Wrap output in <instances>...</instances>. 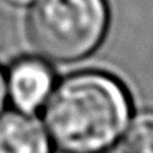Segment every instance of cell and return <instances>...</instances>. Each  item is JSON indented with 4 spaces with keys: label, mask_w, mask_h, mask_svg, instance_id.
I'll list each match as a JSON object with an SVG mask.
<instances>
[{
    "label": "cell",
    "mask_w": 153,
    "mask_h": 153,
    "mask_svg": "<svg viewBox=\"0 0 153 153\" xmlns=\"http://www.w3.org/2000/svg\"><path fill=\"white\" fill-rule=\"evenodd\" d=\"M5 97H7V82H5V77L0 71V110L5 104Z\"/></svg>",
    "instance_id": "8992f818"
},
{
    "label": "cell",
    "mask_w": 153,
    "mask_h": 153,
    "mask_svg": "<svg viewBox=\"0 0 153 153\" xmlns=\"http://www.w3.org/2000/svg\"><path fill=\"white\" fill-rule=\"evenodd\" d=\"M53 73L46 63L27 58L15 63L8 76L10 99L22 112H35L50 97Z\"/></svg>",
    "instance_id": "3957f363"
},
{
    "label": "cell",
    "mask_w": 153,
    "mask_h": 153,
    "mask_svg": "<svg viewBox=\"0 0 153 153\" xmlns=\"http://www.w3.org/2000/svg\"><path fill=\"white\" fill-rule=\"evenodd\" d=\"M0 153H50L46 132L20 112L0 115Z\"/></svg>",
    "instance_id": "277c9868"
},
{
    "label": "cell",
    "mask_w": 153,
    "mask_h": 153,
    "mask_svg": "<svg viewBox=\"0 0 153 153\" xmlns=\"http://www.w3.org/2000/svg\"><path fill=\"white\" fill-rule=\"evenodd\" d=\"M130 119V99L117 79L102 73H79L53 92L45 114L48 132L64 153L109 150Z\"/></svg>",
    "instance_id": "6da1fadb"
},
{
    "label": "cell",
    "mask_w": 153,
    "mask_h": 153,
    "mask_svg": "<svg viewBox=\"0 0 153 153\" xmlns=\"http://www.w3.org/2000/svg\"><path fill=\"white\" fill-rule=\"evenodd\" d=\"M127 153H153V112H143L133 119L125 137Z\"/></svg>",
    "instance_id": "5b68a950"
},
{
    "label": "cell",
    "mask_w": 153,
    "mask_h": 153,
    "mask_svg": "<svg viewBox=\"0 0 153 153\" xmlns=\"http://www.w3.org/2000/svg\"><path fill=\"white\" fill-rule=\"evenodd\" d=\"M105 0H36L28 31L41 54L58 61L84 58L107 30Z\"/></svg>",
    "instance_id": "7a4b0ae2"
},
{
    "label": "cell",
    "mask_w": 153,
    "mask_h": 153,
    "mask_svg": "<svg viewBox=\"0 0 153 153\" xmlns=\"http://www.w3.org/2000/svg\"><path fill=\"white\" fill-rule=\"evenodd\" d=\"M4 2L12 4V5H25V4H28V2H31V0H4Z\"/></svg>",
    "instance_id": "52a82bcc"
}]
</instances>
